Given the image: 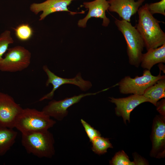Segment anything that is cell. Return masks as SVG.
<instances>
[{"mask_svg":"<svg viewBox=\"0 0 165 165\" xmlns=\"http://www.w3.org/2000/svg\"><path fill=\"white\" fill-rule=\"evenodd\" d=\"M111 164L113 165H133L134 162H131L127 155L123 151L116 153L111 160Z\"/></svg>","mask_w":165,"mask_h":165,"instance_id":"obj_21","label":"cell"},{"mask_svg":"<svg viewBox=\"0 0 165 165\" xmlns=\"http://www.w3.org/2000/svg\"><path fill=\"white\" fill-rule=\"evenodd\" d=\"M13 29L16 37L22 41L28 40L33 34L32 29L28 24H22Z\"/></svg>","mask_w":165,"mask_h":165,"instance_id":"obj_19","label":"cell"},{"mask_svg":"<svg viewBox=\"0 0 165 165\" xmlns=\"http://www.w3.org/2000/svg\"><path fill=\"white\" fill-rule=\"evenodd\" d=\"M17 135L16 131L0 126V157L4 155L15 142Z\"/></svg>","mask_w":165,"mask_h":165,"instance_id":"obj_15","label":"cell"},{"mask_svg":"<svg viewBox=\"0 0 165 165\" xmlns=\"http://www.w3.org/2000/svg\"><path fill=\"white\" fill-rule=\"evenodd\" d=\"M143 95L148 102L156 106L159 100L165 97V78L159 79L148 87Z\"/></svg>","mask_w":165,"mask_h":165,"instance_id":"obj_16","label":"cell"},{"mask_svg":"<svg viewBox=\"0 0 165 165\" xmlns=\"http://www.w3.org/2000/svg\"><path fill=\"white\" fill-rule=\"evenodd\" d=\"M13 42L9 31L6 30L0 35V63L3 58V55L7 51L9 45L13 43Z\"/></svg>","mask_w":165,"mask_h":165,"instance_id":"obj_20","label":"cell"},{"mask_svg":"<svg viewBox=\"0 0 165 165\" xmlns=\"http://www.w3.org/2000/svg\"><path fill=\"white\" fill-rule=\"evenodd\" d=\"M91 142L92 144V150L98 155L104 154L107 152L108 148H112L108 139L101 136L96 137Z\"/></svg>","mask_w":165,"mask_h":165,"instance_id":"obj_18","label":"cell"},{"mask_svg":"<svg viewBox=\"0 0 165 165\" xmlns=\"http://www.w3.org/2000/svg\"><path fill=\"white\" fill-rule=\"evenodd\" d=\"M115 24L124 37L127 44V52L129 62L131 65L138 68L145 45L136 27L130 22L116 19Z\"/></svg>","mask_w":165,"mask_h":165,"instance_id":"obj_3","label":"cell"},{"mask_svg":"<svg viewBox=\"0 0 165 165\" xmlns=\"http://www.w3.org/2000/svg\"><path fill=\"white\" fill-rule=\"evenodd\" d=\"M31 57V53L23 47L9 48L0 63V71L10 72L23 71L29 66Z\"/></svg>","mask_w":165,"mask_h":165,"instance_id":"obj_6","label":"cell"},{"mask_svg":"<svg viewBox=\"0 0 165 165\" xmlns=\"http://www.w3.org/2000/svg\"><path fill=\"white\" fill-rule=\"evenodd\" d=\"M147 6L149 11L152 15L158 13L165 16V0L148 3Z\"/></svg>","mask_w":165,"mask_h":165,"instance_id":"obj_22","label":"cell"},{"mask_svg":"<svg viewBox=\"0 0 165 165\" xmlns=\"http://www.w3.org/2000/svg\"><path fill=\"white\" fill-rule=\"evenodd\" d=\"M110 101L116 105L115 111L116 115L122 116L124 121L130 122L131 112L137 106L141 103L148 102L143 95L134 94L126 97L115 98L110 97Z\"/></svg>","mask_w":165,"mask_h":165,"instance_id":"obj_12","label":"cell"},{"mask_svg":"<svg viewBox=\"0 0 165 165\" xmlns=\"http://www.w3.org/2000/svg\"><path fill=\"white\" fill-rule=\"evenodd\" d=\"M22 109L12 97L0 92V126L15 128L16 118Z\"/></svg>","mask_w":165,"mask_h":165,"instance_id":"obj_9","label":"cell"},{"mask_svg":"<svg viewBox=\"0 0 165 165\" xmlns=\"http://www.w3.org/2000/svg\"><path fill=\"white\" fill-rule=\"evenodd\" d=\"M145 0H109L108 10L116 13L122 20L130 22Z\"/></svg>","mask_w":165,"mask_h":165,"instance_id":"obj_13","label":"cell"},{"mask_svg":"<svg viewBox=\"0 0 165 165\" xmlns=\"http://www.w3.org/2000/svg\"><path fill=\"white\" fill-rule=\"evenodd\" d=\"M156 109L162 115L165 116V100L163 99L159 102H157L156 104Z\"/></svg>","mask_w":165,"mask_h":165,"instance_id":"obj_24","label":"cell"},{"mask_svg":"<svg viewBox=\"0 0 165 165\" xmlns=\"http://www.w3.org/2000/svg\"><path fill=\"white\" fill-rule=\"evenodd\" d=\"M80 122L90 142L96 137L101 136V135L99 131L95 129L83 119H80Z\"/></svg>","mask_w":165,"mask_h":165,"instance_id":"obj_23","label":"cell"},{"mask_svg":"<svg viewBox=\"0 0 165 165\" xmlns=\"http://www.w3.org/2000/svg\"><path fill=\"white\" fill-rule=\"evenodd\" d=\"M42 68L48 77L46 86H47L50 84H51L53 86V89L50 92L40 98L39 101L45 99H52L55 91L61 86L64 84H69L77 86L83 91L88 90L92 86V84L90 81L85 80L82 78L80 73H78L74 78H64L58 76L52 72L46 65H44Z\"/></svg>","mask_w":165,"mask_h":165,"instance_id":"obj_7","label":"cell"},{"mask_svg":"<svg viewBox=\"0 0 165 165\" xmlns=\"http://www.w3.org/2000/svg\"><path fill=\"white\" fill-rule=\"evenodd\" d=\"M165 139V124L163 120L158 119L155 123L153 134V148L158 150L163 144Z\"/></svg>","mask_w":165,"mask_h":165,"instance_id":"obj_17","label":"cell"},{"mask_svg":"<svg viewBox=\"0 0 165 165\" xmlns=\"http://www.w3.org/2000/svg\"><path fill=\"white\" fill-rule=\"evenodd\" d=\"M164 78L165 76L161 75L160 70L159 74L155 76L151 74L150 70L145 69L142 76H136L133 78L126 76L120 80L117 85L121 94L142 95L148 87Z\"/></svg>","mask_w":165,"mask_h":165,"instance_id":"obj_5","label":"cell"},{"mask_svg":"<svg viewBox=\"0 0 165 165\" xmlns=\"http://www.w3.org/2000/svg\"><path fill=\"white\" fill-rule=\"evenodd\" d=\"M165 63V43L156 48L151 49L143 53L140 65L144 69L150 70L158 63Z\"/></svg>","mask_w":165,"mask_h":165,"instance_id":"obj_14","label":"cell"},{"mask_svg":"<svg viewBox=\"0 0 165 165\" xmlns=\"http://www.w3.org/2000/svg\"><path fill=\"white\" fill-rule=\"evenodd\" d=\"M21 143L28 153L39 158H50L55 154L54 137L48 130L22 133Z\"/></svg>","mask_w":165,"mask_h":165,"instance_id":"obj_2","label":"cell"},{"mask_svg":"<svg viewBox=\"0 0 165 165\" xmlns=\"http://www.w3.org/2000/svg\"><path fill=\"white\" fill-rule=\"evenodd\" d=\"M56 123L55 121L51 119L42 111L27 108H23L17 116L15 128L22 133L48 130Z\"/></svg>","mask_w":165,"mask_h":165,"instance_id":"obj_4","label":"cell"},{"mask_svg":"<svg viewBox=\"0 0 165 165\" xmlns=\"http://www.w3.org/2000/svg\"><path fill=\"white\" fill-rule=\"evenodd\" d=\"M98 93L82 94L58 101L52 100L43 108L42 111L50 117L61 121L68 115V109L69 107L79 102L83 97Z\"/></svg>","mask_w":165,"mask_h":165,"instance_id":"obj_8","label":"cell"},{"mask_svg":"<svg viewBox=\"0 0 165 165\" xmlns=\"http://www.w3.org/2000/svg\"><path fill=\"white\" fill-rule=\"evenodd\" d=\"M84 6L88 9V12L83 19L79 20L78 22V26L85 28L88 20L92 17L101 18L103 20L102 25L107 27L110 23L109 19L107 17L106 12L109 7V4L107 0H94L83 3Z\"/></svg>","mask_w":165,"mask_h":165,"instance_id":"obj_11","label":"cell"},{"mask_svg":"<svg viewBox=\"0 0 165 165\" xmlns=\"http://www.w3.org/2000/svg\"><path fill=\"white\" fill-rule=\"evenodd\" d=\"M74 0H46L41 3H33L31 5L30 8L31 11L35 14L40 11L42 12L40 16L39 20H44L50 14L58 12H67L72 15L84 13V11L77 12L68 9V6Z\"/></svg>","mask_w":165,"mask_h":165,"instance_id":"obj_10","label":"cell"},{"mask_svg":"<svg viewBox=\"0 0 165 165\" xmlns=\"http://www.w3.org/2000/svg\"><path fill=\"white\" fill-rule=\"evenodd\" d=\"M148 3L141 6L138 13V20L135 27L144 42L147 51L157 48L165 43V33L159 21L149 11Z\"/></svg>","mask_w":165,"mask_h":165,"instance_id":"obj_1","label":"cell"}]
</instances>
